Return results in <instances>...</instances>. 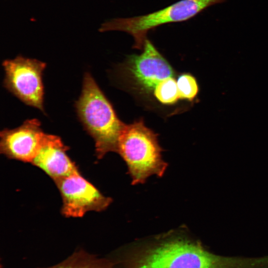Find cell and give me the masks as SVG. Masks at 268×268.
Wrapping results in <instances>:
<instances>
[{
  "label": "cell",
  "instance_id": "ba28073f",
  "mask_svg": "<svg viewBox=\"0 0 268 268\" xmlns=\"http://www.w3.org/2000/svg\"><path fill=\"white\" fill-rule=\"evenodd\" d=\"M142 49L143 52L140 55L129 57L127 68L140 87L147 91H152L161 81L174 77V71L148 39Z\"/></svg>",
  "mask_w": 268,
  "mask_h": 268
},
{
  "label": "cell",
  "instance_id": "5b68a950",
  "mask_svg": "<svg viewBox=\"0 0 268 268\" xmlns=\"http://www.w3.org/2000/svg\"><path fill=\"white\" fill-rule=\"evenodd\" d=\"M4 87L24 104L45 113L42 81L46 64L36 59L17 56L2 63Z\"/></svg>",
  "mask_w": 268,
  "mask_h": 268
},
{
  "label": "cell",
  "instance_id": "8992f818",
  "mask_svg": "<svg viewBox=\"0 0 268 268\" xmlns=\"http://www.w3.org/2000/svg\"><path fill=\"white\" fill-rule=\"evenodd\" d=\"M55 183L62 200L61 212L66 217H81L89 211H102L112 202L111 198L103 195L80 171Z\"/></svg>",
  "mask_w": 268,
  "mask_h": 268
},
{
  "label": "cell",
  "instance_id": "7c38bea8",
  "mask_svg": "<svg viewBox=\"0 0 268 268\" xmlns=\"http://www.w3.org/2000/svg\"><path fill=\"white\" fill-rule=\"evenodd\" d=\"M180 98L193 101L199 92V86L196 78L192 74L184 73L177 80Z\"/></svg>",
  "mask_w": 268,
  "mask_h": 268
},
{
  "label": "cell",
  "instance_id": "8fae6325",
  "mask_svg": "<svg viewBox=\"0 0 268 268\" xmlns=\"http://www.w3.org/2000/svg\"><path fill=\"white\" fill-rule=\"evenodd\" d=\"M155 98L164 104H173L180 98L177 80L174 77L166 78L155 86L154 90Z\"/></svg>",
  "mask_w": 268,
  "mask_h": 268
},
{
  "label": "cell",
  "instance_id": "9c48e42d",
  "mask_svg": "<svg viewBox=\"0 0 268 268\" xmlns=\"http://www.w3.org/2000/svg\"><path fill=\"white\" fill-rule=\"evenodd\" d=\"M69 149L59 136L47 134L31 164L43 171L55 183L79 170L67 153Z\"/></svg>",
  "mask_w": 268,
  "mask_h": 268
},
{
  "label": "cell",
  "instance_id": "7a4b0ae2",
  "mask_svg": "<svg viewBox=\"0 0 268 268\" xmlns=\"http://www.w3.org/2000/svg\"><path fill=\"white\" fill-rule=\"evenodd\" d=\"M78 118L95 142V155L101 159L117 152L119 136L125 125L89 72L83 76L81 95L75 103Z\"/></svg>",
  "mask_w": 268,
  "mask_h": 268
},
{
  "label": "cell",
  "instance_id": "277c9868",
  "mask_svg": "<svg viewBox=\"0 0 268 268\" xmlns=\"http://www.w3.org/2000/svg\"><path fill=\"white\" fill-rule=\"evenodd\" d=\"M226 0H181L158 11L145 15L117 18L102 24L99 31L126 32L134 38V48L141 49L148 31L160 25L188 20L209 6Z\"/></svg>",
  "mask_w": 268,
  "mask_h": 268
},
{
  "label": "cell",
  "instance_id": "52a82bcc",
  "mask_svg": "<svg viewBox=\"0 0 268 268\" xmlns=\"http://www.w3.org/2000/svg\"><path fill=\"white\" fill-rule=\"evenodd\" d=\"M46 135L38 119L27 120L20 127L0 132V152L9 159L31 163Z\"/></svg>",
  "mask_w": 268,
  "mask_h": 268
},
{
  "label": "cell",
  "instance_id": "6da1fadb",
  "mask_svg": "<svg viewBox=\"0 0 268 268\" xmlns=\"http://www.w3.org/2000/svg\"><path fill=\"white\" fill-rule=\"evenodd\" d=\"M114 268H255L253 258L206 250L183 227L133 242L109 257Z\"/></svg>",
  "mask_w": 268,
  "mask_h": 268
},
{
  "label": "cell",
  "instance_id": "30bf717a",
  "mask_svg": "<svg viewBox=\"0 0 268 268\" xmlns=\"http://www.w3.org/2000/svg\"><path fill=\"white\" fill-rule=\"evenodd\" d=\"M37 268H114V266L109 258L100 257L83 249H78L56 265Z\"/></svg>",
  "mask_w": 268,
  "mask_h": 268
},
{
  "label": "cell",
  "instance_id": "3957f363",
  "mask_svg": "<svg viewBox=\"0 0 268 268\" xmlns=\"http://www.w3.org/2000/svg\"><path fill=\"white\" fill-rule=\"evenodd\" d=\"M162 151L157 135L142 120L125 125L117 152L127 166L132 185L143 184L152 175L163 176L168 164L162 159Z\"/></svg>",
  "mask_w": 268,
  "mask_h": 268
}]
</instances>
